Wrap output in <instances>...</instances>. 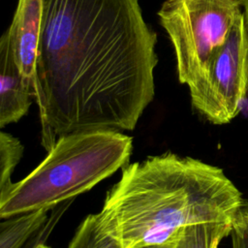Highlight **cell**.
<instances>
[{"mask_svg":"<svg viewBox=\"0 0 248 248\" xmlns=\"http://www.w3.org/2000/svg\"><path fill=\"white\" fill-rule=\"evenodd\" d=\"M156 44L139 0H43L33 96L44 148L134 130L155 95Z\"/></svg>","mask_w":248,"mask_h":248,"instance_id":"obj_1","label":"cell"},{"mask_svg":"<svg viewBox=\"0 0 248 248\" xmlns=\"http://www.w3.org/2000/svg\"><path fill=\"white\" fill-rule=\"evenodd\" d=\"M243 204L222 169L166 152L125 166L99 216L122 248H139L184 227L234 222Z\"/></svg>","mask_w":248,"mask_h":248,"instance_id":"obj_2","label":"cell"},{"mask_svg":"<svg viewBox=\"0 0 248 248\" xmlns=\"http://www.w3.org/2000/svg\"><path fill=\"white\" fill-rule=\"evenodd\" d=\"M133 139L97 130L59 138L46 158L0 195V218L50 209L85 193L129 164Z\"/></svg>","mask_w":248,"mask_h":248,"instance_id":"obj_3","label":"cell"},{"mask_svg":"<svg viewBox=\"0 0 248 248\" xmlns=\"http://www.w3.org/2000/svg\"><path fill=\"white\" fill-rule=\"evenodd\" d=\"M240 0H166L158 16L172 44L178 79L188 86L206 72L242 14Z\"/></svg>","mask_w":248,"mask_h":248,"instance_id":"obj_4","label":"cell"},{"mask_svg":"<svg viewBox=\"0 0 248 248\" xmlns=\"http://www.w3.org/2000/svg\"><path fill=\"white\" fill-rule=\"evenodd\" d=\"M193 108L216 125L231 122L248 93V30L243 14L205 74L189 86Z\"/></svg>","mask_w":248,"mask_h":248,"instance_id":"obj_5","label":"cell"},{"mask_svg":"<svg viewBox=\"0 0 248 248\" xmlns=\"http://www.w3.org/2000/svg\"><path fill=\"white\" fill-rule=\"evenodd\" d=\"M33 82L18 68L5 31L0 40V128L16 123L32 103Z\"/></svg>","mask_w":248,"mask_h":248,"instance_id":"obj_6","label":"cell"},{"mask_svg":"<svg viewBox=\"0 0 248 248\" xmlns=\"http://www.w3.org/2000/svg\"><path fill=\"white\" fill-rule=\"evenodd\" d=\"M42 14L43 0H18L13 21L6 30L16 62L32 82Z\"/></svg>","mask_w":248,"mask_h":248,"instance_id":"obj_7","label":"cell"},{"mask_svg":"<svg viewBox=\"0 0 248 248\" xmlns=\"http://www.w3.org/2000/svg\"><path fill=\"white\" fill-rule=\"evenodd\" d=\"M233 222L204 223L177 230L166 240L139 248H218L231 234Z\"/></svg>","mask_w":248,"mask_h":248,"instance_id":"obj_8","label":"cell"},{"mask_svg":"<svg viewBox=\"0 0 248 248\" xmlns=\"http://www.w3.org/2000/svg\"><path fill=\"white\" fill-rule=\"evenodd\" d=\"M49 209H38L1 219L0 248H21L47 220Z\"/></svg>","mask_w":248,"mask_h":248,"instance_id":"obj_9","label":"cell"},{"mask_svg":"<svg viewBox=\"0 0 248 248\" xmlns=\"http://www.w3.org/2000/svg\"><path fill=\"white\" fill-rule=\"evenodd\" d=\"M68 248H122L105 229L99 213L87 215L79 224Z\"/></svg>","mask_w":248,"mask_h":248,"instance_id":"obj_10","label":"cell"},{"mask_svg":"<svg viewBox=\"0 0 248 248\" xmlns=\"http://www.w3.org/2000/svg\"><path fill=\"white\" fill-rule=\"evenodd\" d=\"M23 149L17 138L4 131L0 133V195L14 183L12 174L23 155Z\"/></svg>","mask_w":248,"mask_h":248,"instance_id":"obj_11","label":"cell"},{"mask_svg":"<svg viewBox=\"0 0 248 248\" xmlns=\"http://www.w3.org/2000/svg\"><path fill=\"white\" fill-rule=\"evenodd\" d=\"M232 248H248V215L241 211L232 224Z\"/></svg>","mask_w":248,"mask_h":248,"instance_id":"obj_12","label":"cell"},{"mask_svg":"<svg viewBox=\"0 0 248 248\" xmlns=\"http://www.w3.org/2000/svg\"><path fill=\"white\" fill-rule=\"evenodd\" d=\"M240 1H241V7L243 9L242 14H243L245 24L248 30V0H240Z\"/></svg>","mask_w":248,"mask_h":248,"instance_id":"obj_13","label":"cell"},{"mask_svg":"<svg viewBox=\"0 0 248 248\" xmlns=\"http://www.w3.org/2000/svg\"><path fill=\"white\" fill-rule=\"evenodd\" d=\"M34 248H50V247H48V246L46 245V244H38V245H36Z\"/></svg>","mask_w":248,"mask_h":248,"instance_id":"obj_14","label":"cell"},{"mask_svg":"<svg viewBox=\"0 0 248 248\" xmlns=\"http://www.w3.org/2000/svg\"><path fill=\"white\" fill-rule=\"evenodd\" d=\"M246 109H247V112H248V100H247V104H246Z\"/></svg>","mask_w":248,"mask_h":248,"instance_id":"obj_15","label":"cell"},{"mask_svg":"<svg viewBox=\"0 0 248 248\" xmlns=\"http://www.w3.org/2000/svg\"><path fill=\"white\" fill-rule=\"evenodd\" d=\"M246 212H247V215H248V210H246Z\"/></svg>","mask_w":248,"mask_h":248,"instance_id":"obj_16","label":"cell"}]
</instances>
